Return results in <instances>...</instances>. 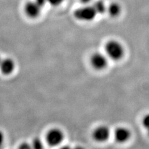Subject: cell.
<instances>
[{
    "label": "cell",
    "mask_w": 149,
    "mask_h": 149,
    "mask_svg": "<svg viewBox=\"0 0 149 149\" xmlns=\"http://www.w3.org/2000/svg\"><path fill=\"white\" fill-rule=\"evenodd\" d=\"M106 55L108 58L117 62L122 59L125 54L123 45L116 39L108 40L104 46Z\"/></svg>",
    "instance_id": "obj_1"
},
{
    "label": "cell",
    "mask_w": 149,
    "mask_h": 149,
    "mask_svg": "<svg viewBox=\"0 0 149 149\" xmlns=\"http://www.w3.org/2000/svg\"><path fill=\"white\" fill-rule=\"evenodd\" d=\"M97 15L95 9L89 4L77 9L73 14L75 19L83 22H91L95 19Z\"/></svg>",
    "instance_id": "obj_2"
},
{
    "label": "cell",
    "mask_w": 149,
    "mask_h": 149,
    "mask_svg": "<svg viewBox=\"0 0 149 149\" xmlns=\"http://www.w3.org/2000/svg\"><path fill=\"white\" fill-rule=\"evenodd\" d=\"M90 63L92 67L96 70H104L108 65V58L106 54L101 52H95L91 55Z\"/></svg>",
    "instance_id": "obj_3"
},
{
    "label": "cell",
    "mask_w": 149,
    "mask_h": 149,
    "mask_svg": "<svg viewBox=\"0 0 149 149\" xmlns=\"http://www.w3.org/2000/svg\"><path fill=\"white\" fill-rule=\"evenodd\" d=\"M65 135L61 129L54 128L50 130L47 134L46 139L49 145L52 147L58 146L64 140Z\"/></svg>",
    "instance_id": "obj_4"
},
{
    "label": "cell",
    "mask_w": 149,
    "mask_h": 149,
    "mask_svg": "<svg viewBox=\"0 0 149 149\" xmlns=\"http://www.w3.org/2000/svg\"><path fill=\"white\" fill-rule=\"evenodd\" d=\"M111 131L109 128L105 125H101L96 127L92 132V137L97 142L103 143L109 139Z\"/></svg>",
    "instance_id": "obj_5"
},
{
    "label": "cell",
    "mask_w": 149,
    "mask_h": 149,
    "mask_svg": "<svg viewBox=\"0 0 149 149\" xmlns=\"http://www.w3.org/2000/svg\"><path fill=\"white\" fill-rule=\"evenodd\" d=\"M132 134L130 130L125 127H118L116 129L114 132L115 141L119 143H124L129 141Z\"/></svg>",
    "instance_id": "obj_6"
},
{
    "label": "cell",
    "mask_w": 149,
    "mask_h": 149,
    "mask_svg": "<svg viewBox=\"0 0 149 149\" xmlns=\"http://www.w3.org/2000/svg\"><path fill=\"white\" fill-rule=\"evenodd\" d=\"M42 8L35 1H29L25 6V13L26 15L31 18H36L41 13Z\"/></svg>",
    "instance_id": "obj_7"
},
{
    "label": "cell",
    "mask_w": 149,
    "mask_h": 149,
    "mask_svg": "<svg viewBox=\"0 0 149 149\" xmlns=\"http://www.w3.org/2000/svg\"><path fill=\"white\" fill-rule=\"evenodd\" d=\"M15 62L12 58H6L1 60L0 63V70L3 74L6 75L11 74L15 71Z\"/></svg>",
    "instance_id": "obj_8"
},
{
    "label": "cell",
    "mask_w": 149,
    "mask_h": 149,
    "mask_svg": "<svg viewBox=\"0 0 149 149\" xmlns=\"http://www.w3.org/2000/svg\"><path fill=\"white\" fill-rule=\"evenodd\" d=\"M109 15L112 17H117L120 16L122 13V7L120 4L116 2L111 3L108 6H107V11Z\"/></svg>",
    "instance_id": "obj_9"
},
{
    "label": "cell",
    "mask_w": 149,
    "mask_h": 149,
    "mask_svg": "<svg viewBox=\"0 0 149 149\" xmlns=\"http://www.w3.org/2000/svg\"><path fill=\"white\" fill-rule=\"evenodd\" d=\"M92 6L95 9L97 15H102L107 11V6L102 0H96L93 2Z\"/></svg>",
    "instance_id": "obj_10"
},
{
    "label": "cell",
    "mask_w": 149,
    "mask_h": 149,
    "mask_svg": "<svg viewBox=\"0 0 149 149\" xmlns=\"http://www.w3.org/2000/svg\"><path fill=\"white\" fill-rule=\"evenodd\" d=\"M31 146L32 149H44V147L42 141V140L39 137L34 138L33 139V141H32Z\"/></svg>",
    "instance_id": "obj_11"
},
{
    "label": "cell",
    "mask_w": 149,
    "mask_h": 149,
    "mask_svg": "<svg viewBox=\"0 0 149 149\" xmlns=\"http://www.w3.org/2000/svg\"><path fill=\"white\" fill-rule=\"evenodd\" d=\"M142 124L143 127L146 129L147 132L149 131V113L146 114L143 116L142 120Z\"/></svg>",
    "instance_id": "obj_12"
},
{
    "label": "cell",
    "mask_w": 149,
    "mask_h": 149,
    "mask_svg": "<svg viewBox=\"0 0 149 149\" xmlns=\"http://www.w3.org/2000/svg\"><path fill=\"white\" fill-rule=\"evenodd\" d=\"M63 1L64 0H47V3L53 6H58L60 5Z\"/></svg>",
    "instance_id": "obj_13"
},
{
    "label": "cell",
    "mask_w": 149,
    "mask_h": 149,
    "mask_svg": "<svg viewBox=\"0 0 149 149\" xmlns=\"http://www.w3.org/2000/svg\"><path fill=\"white\" fill-rule=\"evenodd\" d=\"M17 149H32V147L31 144L24 142L20 144Z\"/></svg>",
    "instance_id": "obj_14"
},
{
    "label": "cell",
    "mask_w": 149,
    "mask_h": 149,
    "mask_svg": "<svg viewBox=\"0 0 149 149\" xmlns=\"http://www.w3.org/2000/svg\"><path fill=\"white\" fill-rule=\"evenodd\" d=\"M34 1L42 8H43L47 3V0H34Z\"/></svg>",
    "instance_id": "obj_15"
},
{
    "label": "cell",
    "mask_w": 149,
    "mask_h": 149,
    "mask_svg": "<svg viewBox=\"0 0 149 149\" xmlns=\"http://www.w3.org/2000/svg\"><path fill=\"white\" fill-rule=\"evenodd\" d=\"M4 141V135L1 130H0V146H1L3 145Z\"/></svg>",
    "instance_id": "obj_16"
},
{
    "label": "cell",
    "mask_w": 149,
    "mask_h": 149,
    "mask_svg": "<svg viewBox=\"0 0 149 149\" xmlns=\"http://www.w3.org/2000/svg\"><path fill=\"white\" fill-rule=\"evenodd\" d=\"M80 1L84 5H88L93 1V0H80Z\"/></svg>",
    "instance_id": "obj_17"
},
{
    "label": "cell",
    "mask_w": 149,
    "mask_h": 149,
    "mask_svg": "<svg viewBox=\"0 0 149 149\" xmlns=\"http://www.w3.org/2000/svg\"><path fill=\"white\" fill-rule=\"evenodd\" d=\"M59 149H73V148L69 146H63Z\"/></svg>",
    "instance_id": "obj_18"
},
{
    "label": "cell",
    "mask_w": 149,
    "mask_h": 149,
    "mask_svg": "<svg viewBox=\"0 0 149 149\" xmlns=\"http://www.w3.org/2000/svg\"><path fill=\"white\" fill-rule=\"evenodd\" d=\"M73 149H86V148H85L83 146H76L75 147H73Z\"/></svg>",
    "instance_id": "obj_19"
},
{
    "label": "cell",
    "mask_w": 149,
    "mask_h": 149,
    "mask_svg": "<svg viewBox=\"0 0 149 149\" xmlns=\"http://www.w3.org/2000/svg\"><path fill=\"white\" fill-rule=\"evenodd\" d=\"M1 60H2V59H1V57H0V63H1Z\"/></svg>",
    "instance_id": "obj_20"
}]
</instances>
